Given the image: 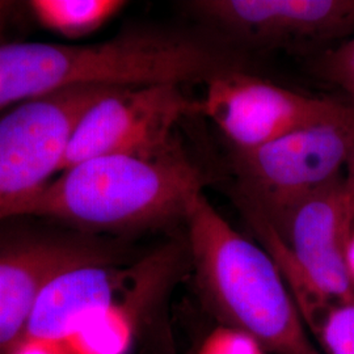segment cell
I'll return each instance as SVG.
<instances>
[{"label": "cell", "mask_w": 354, "mask_h": 354, "mask_svg": "<svg viewBox=\"0 0 354 354\" xmlns=\"http://www.w3.org/2000/svg\"><path fill=\"white\" fill-rule=\"evenodd\" d=\"M238 68L212 39L165 29H131L92 45H0V109L83 86L133 87L206 82Z\"/></svg>", "instance_id": "6da1fadb"}, {"label": "cell", "mask_w": 354, "mask_h": 354, "mask_svg": "<svg viewBox=\"0 0 354 354\" xmlns=\"http://www.w3.org/2000/svg\"><path fill=\"white\" fill-rule=\"evenodd\" d=\"M203 187V171L180 145L156 156H99L62 171L19 216L92 235L140 232L185 222Z\"/></svg>", "instance_id": "7a4b0ae2"}, {"label": "cell", "mask_w": 354, "mask_h": 354, "mask_svg": "<svg viewBox=\"0 0 354 354\" xmlns=\"http://www.w3.org/2000/svg\"><path fill=\"white\" fill-rule=\"evenodd\" d=\"M188 256L197 289L223 326L273 354H322L266 250L232 227L203 194L192 206Z\"/></svg>", "instance_id": "3957f363"}, {"label": "cell", "mask_w": 354, "mask_h": 354, "mask_svg": "<svg viewBox=\"0 0 354 354\" xmlns=\"http://www.w3.org/2000/svg\"><path fill=\"white\" fill-rule=\"evenodd\" d=\"M354 147V104L248 151H232L241 209L279 228L292 207L342 176Z\"/></svg>", "instance_id": "277c9868"}, {"label": "cell", "mask_w": 354, "mask_h": 354, "mask_svg": "<svg viewBox=\"0 0 354 354\" xmlns=\"http://www.w3.org/2000/svg\"><path fill=\"white\" fill-rule=\"evenodd\" d=\"M33 219L0 222V354L23 344L38 298L53 279L76 266L127 257L100 235Z\"/></svg>", "instance_id": "5b68a950"}, {"label": "cell", "mask_w": 354, "mask_h": 354, "mask_svg": "<svg viewBox=\"0 0 354 354\" xmlns=\"http://www.w3.org/2000/svg\"><path fill=\"white\" fill-rule=\"evenodd\" d=\"M111 88L64 89L21 102L0 118V222L17 218L61 172L79 120Z\"/></svg>", "instance_id": "8992f818"}, {"label": "cell", "mask_w": 354, "mask_h": 354, "mask_svg": "<svg viewBox=\"0 0 354 354\" xmlns=\"http://www.w3.org/2000/svg\"><path fill=\"white\" fill-rule=\"evenodd\" d=\"M178 84L113 87L79 120L61 172L92 158L108 155L156 156L175 149L178 122L197 113Z\"/></svg>", "instance_id": "52a82bcc"}, {"label": "cell", "mask_w": 354, "mask_h": 354, "mask_svg": "<svg viewBox=\"0 0 354 354\" xmlns=\"http://www.w3.org/2000/svg\"><path fill=\"white\" fill-rule=\"evenodd\" d=\"M351 104L304 95L241 68H231L205 82L197 113L214 124L231 143L232 151H248L344 113Z\"/></svg>", "instance_id": "ba28073f"}, {"label": "cell", "mask_w": 354, "mask_h": 354, "mask_svg": "<svg viewBox=\"0 0 354 354\" xmlns=\"http://www.w3.org/2000/svg\"><path fill=\"white\" fill-rule=\"evenodd\" d=\"M183 8L230 42L304 50L354 36V0H192Z\"/></svg>", "instance_id": "9c48e42d"}, {"label": "cell", "mask_w": 354, "mask_h": 354, "mask_svg": "<svg viewBox=\"0 0 354 354\" xmlns=\"http://www.w3.org/2000/svg\"><path fill=\"white\" fill-rule=\"evenodd\" d=\"M274 231L323 299L330 306L354 302L346 261L354 215L344 175L292 207Z\"/></svg>", "instance_id": "30bf717a"}, {"label": "cell", "mask_w": 354, "mask_h": 354, "mask_svg": "<svg viewBox=\"0 0 354 354\" xmlns=\"http://www.w3.org/2000/svg\"><path fill=\"white\" fill-rule=\"evenodd\" d=\"M140 273V260L76 266L44 289L29 319L24 342L61 344L92 317L124 301Z\"/></svg>", "instance_id": "8fae6325"}, {"label": "cell", "mask_w": 354, "mask_h": 354, "mask_svg": "<svg viewBox=\"0 0 354 354\" xmlns=\"http://www.w3.org/2000/svg\"><path fill=\"white\" fill-rule=\"evenodd\" d=\"M127 7L121 0H32L26 8L38 24L66 38L97 32Z\"/></svg>", "instance_id": "7c38bea8"}, {"label": "cell", "mask_w": 354, "mask_h": 354, "mask_svg": "<svg viewBox=\"0 0 354 354\" xmlns=\"http://www.w3.org/2000/svg\"><path fill=\"white\" fill-rule=\"evenodd\" d=\"M310 67L320 80L342 89L354 104V36L319 53Z\"/></svg>", "instance_id": "4fadbf2b"}, {"label": "cell", "mask_w": 354, "mask_h": 354, "mask_svg": "<svg viewBox=\"0 0 354 354\" xmlns=\"http://www.w3.org/2000/svg\"><path fill=\"white\" fill-rule=\"evenodd\" d=\"M317 337L326 354H354V302L335 306Z\"/></svg>", "instance_id": "5bb4252c"}, {"label": "cell", "mask_w": 354, "mask_h": 354, "mask_svg": "<svg viewBox=\"0 0 354 354\" xmlns=\"http://www.w3.org/2000/svg\"><path fill=\"white\" fill-rule=\"evenodd\" d=\"M250 335L228 326H219L203 339L196 354H266Z\"/></svg>", "instance_id": "9a60e30c"}, {"label": "cell", "mask_w": 354, "mask_h": 354, "mask_svg": "<svg viewBox=\"0 0 354 354\" xmlns=\"http://www.w3.org/2000/svg\"><path fill=\"white\" fill-rule=\"evenodd\" d=\"M23 6L17 1L0 0V45L10 42V33Z\"/></svg>", "instance_id": "2e32d148"}, {"label": "cell", "mask_w": 354, "mask_h": 354, "mask_svg": "<svg viewBox=\"0 0 354 354\" xmlns=\"http://www.w3.org/2000/svg\"><path fill=\"white\" fill-rule=\"evenodd\" d=\"M345 171H346V175L344 176L345 177V185H346V190H348V194H349L351 206H352L354 215V147L352 152H351V155H349L346 165H345Z\"/></svg>", "instance_id": "e0dca14e"}, {"label": "cell", "mask_w": 354, "mask_h": 354, "mask_svg": "<svg viewBox=\"0 0 354 354\" xmlns=\"http://www.w3.org/2000/svg\"><path fill=\"white\" fill-rule=\"evenodd\" d=\"M346 261H348L351 276H352V279H353L354 281V231L353 234H352V238H351V241H349V245H348Z\"/></svg>", "instance_id": "ac0fdd59"}]
</instances>
